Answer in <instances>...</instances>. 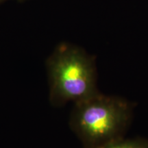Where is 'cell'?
Wrapping results in <instances>:
<instances>
[{
    "label": "cell",
    "mask_w": 148,
    "mask_h": 148,
    "mask_svg": "<svg viewBox=\"0 0 148 148\" xmlns=\"http://www.w3.org/2000/svg\"><path fill=\"white\" fill-rule=\"evenodd\" d=\"M131 116L126 100L99 92L75 103L71 125L86 148H91L121 138Z\"/></svg>",
    "instance_id": "cell-2"
},
{
    "label": "cell",
    "mask_w": 148,
    "mask_h": 148,
    "mask_svg": "<svg viewBox=\"0 0 148 148\" xmlns=\"http://www.w3.org/2000/svg\"><path fill=\"white\" fill-rule=\"evenodd\" d=\"M91 148H148V140L142 138L125 139L121 137Z\"/></svg>",
    "instance_id": "cell-3"
},
{
    "label": "cell",
    "mask_w": 148,
    "mask_h": 148,
    "mask_svg": "<svg viewBox=\"0 0 148 148\" xmlns=\"http://www.w3.org/2000/svg\"><path fill=\"white\" fill-rule=\"evenodd\" d=\"M51 100L56 105L79 102L99 93L94 58L82 48L63 42L48 58Z\"/></svg>",
    "instance_id": "cell-1"
},
{
    "label": "cell",
    "mask_w": 148,
    "mask_h": 148,
    "mask_svg": "<svg viewBox=\"0 0 148 148\" xmlns=\"http://www.w3.org/2000/svg\"><path fill=\"white\" fill-rule=\"evenodd\" d=\"M8 1V0H0V3L4 2V1ZM16 1H20V2H23V1H27V0H16Z\"/></svg>",
    "instance_id": "cell-4"
}]
</instances>
